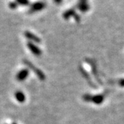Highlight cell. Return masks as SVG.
I'll use <instances>...</instances> for the list:
<instances>
[{
    "label": "cell",
    "mask_w": 124,
    "mask_h": 124,
    "mask_svg": "<svg viewBox=\"0 0 124 124\" xmlns=\"http://www.w3.org/2000/svg\"><path fill=\"white\" fill-rule=\"evenodd\" d=\"M119 84L120 85V86H122V87H124V79H121L119 81Z\"/></svg>",
    "instance_id": "5bb4252c"
},
{
    "label": "cell",
    "mask_w": 124,
    "mask_h": 124,
    "mask_svg": "<svg viewBox=\"0 0 124 124\" xmlns=\"http://www.w3.org/2000/svg\"><path fill=\"white\" fill-rule=\"evenodd\" d=\"M15 97L19 103H23L26 100V96L22 91H17L15 94Z\"/></svg>",
    "instance_id": "30bf717a"
},
{
    "label": "cell",
    "mask_w": 124,
    "mask_h": 124,
    "mask_svg": "<svg viewBox=\"0 0 124 124\" xmlns=\"http://www.w3.org/2000/svg\"><path fill=\"white\" fill-rule=\"evenodd\" d=\"M18 6H19V4H18L15 1H10L8 3V7L11 10H15V9H17V8Z\"/></svg>",
    "instance_id": "7c38bea8"
},
{
    "label": "cell",
    "mask_w": 124,
    "mask_h": 124,
    "mask_svg": "<svg viewBox=\"0 0 124 124\" xmlns=\"http://www.w3.org/2000/svg\"><path fill=\"white\" fill-rule=\"evenodd\" d=\"M76 15H77V13H76L75 9L71 8L69 9V10H67L63 14V17L65 19H68L71 17H75Z\"/></svg>",
    "instance_id": "9c48e42d"
},
{
    "label": "cell",
    "mask_w": 124,
    "mask_h": 124,
    "mask_svg": "<svg viewBox=\"0 0 124 124\" xmlns=\"http://www.w3.org/2000/svg\"><path fill=\"white\" fill-rule=\"evenodd\" d=\"M77 8L80 11L85 13L87 12L90 9V6L88 4L87 2H79L77 4Z\"/></svg>",
    "instance_id": "ba28073f"
},
{
    "label": "cell",
    "mask_w": 124,
    "mask_h": 124,
    "mask_svg": "<svg viewBox=\"0 0 124 124\" xmlns=\"http://www.w3.org/2000/svg\"><path fill=\"white\" fill-rule=\"evenodd\" d=\"M54 2H55L57 4H60L62 1V0H54Z\"/></svg>",
    "instance_id": "9a60e30c"
},
{
    "label": "cell",
    "mask_w": 124,
    "mask_h": 124,
    "mask_svg": "<svg viewBox=\"0 0 124 124\" xmlns=\"http://www.w3.org/2000/svg\"><path fill=\"white\" fill-rule=\"evenodd\" d=\"M84 101L86 102H93L95 104L99 105L103 103L105 99L103 94H97V95H91L90 94H85L83 95Z\"/></svg>",
    "instance_id": "7a4b0ae2"
},
{
    "label": "cell",
    "mask_w": 124,
    "mask_h": 124,
    "mask_svg": "<svg viewBox=\"0 0 124 124\" xmlns=\"http://www.w3.org/2000/svg\"><path fill=\"white\" fill-rule=\"evenodd\" d=\"M23 63L25 66H26L31 70H32L36 75L37 76V77L41 81H44L46 79V75L45 74L42 72V71L39 70V68H37L35 67L30 61L27 60V59H23Z\"/></svg>",
    "instance_id": "6da1fadb"
},
{
    "label": "cell",
    "mask_w": 124,
    "mask_h": 124,
    "mask_svg": "<svg viewBox=\"0 0 124 124\" xmlns=\"http://www.w3.org/2000/svg\"><path fill=\"white\" fill-rule=\"evenodd\" d=\"M23 35H24L25 37L27 39L29 40V41L35 42V43H37V44H39L40 42H41V39H40L36 35L33 34L32 32H31L30 31H25Z\"/></svg>",
    "instance_id": "5b68a950"
},
{
    "label": "cell",
    "mask_w": 124,
    "mask_h": 124,
    "mask_svg": "<svg viewBox=\"0 0 124 124\" xmlns=\"http://www.w3.org/2000/svg\"></svg>",
    "instance_id": "e0dca14e"
},
{
    "label": "cell",
    "mask_w": 124,
    "mask_h": 124,
    "mask_svg": "<svg viewBox=\"0 0 124 124\" xmlns=\"http://www.w3.org/2000/svg\"><path fill=\"white\" fill-rule=\"evenodd\" d=\"M79 71L81 72V74H82L83 77H84L85 79L88 81V82L89 84L90 85V86H92V87H93V88H95L94 84H93V82H92V81L90 80V76H89V75L88 74V72L85 70L82 67H79Z\"/></svg>",
    "instance_id": "52a82bcc"
},
{
    "label": "cell",
    "mask_w": 124,
    "mask_h": 124,
    "mask_svg": "<svg viewBox=\"0 0 124 124\" xmlns=\"http://www.w3.org/2000/svg\"><path fill=\"white\" fill-rule=\"evenodd\" d=\"M27 47H28V49L32 52V53L33 54H35V56L39 57L40 55H41L42 51H41L35 44H34L32 42L28 41V42L27 43Z\"/></svg>",
    "instance_id": "277c9868"
},
{
    "label": "cell",
    "mask_w": 124,
    "mask_h": 124,
    "mask_svg": "<svg viewBox=\"0 0 124 124\" xmlns=\"http://www.w3.org/2000/svg\"><path fill=\"white\" fill-rule=\"evenodd\" d=\"M74 17H75V21L77 22H79L80 21H81V17H80L79 15H78L77 14Z\"/></svg>",
    "instance_id": "4fadbf2b"
},
{
    "label": "cell",
    "mask_w": 124,
    "mask_h": 124,
    "mask_svg": "<svg viewBox=\"0 0 124 124\" xmlns=\"http://www.w3.org/2000/svg\"><path fill=\"white\" fill-rule=\"evenodd\" d=\"M28 75H29V70L26 68H24L18 72L16 75V79L19 81H23L26 79Z\"/></svg>",
    "instance_id": "8992f818"
},
{
    "label": "cell",
    "mask_w": 124,
    "mask_h": 124,
    "mask_svg": "<svg viewBox=\"0 0 124 124\" xmlns=\"http://www.w3.org/2000/svg\"><path fill=\"white\" fill-rule=\"evenodd\" d=\"M18 4L20 6H27L30 5V1L29 0H15Z\"/></svg>",
    "instance_id": "8fae6325"
},
{
    "label": "cell",
    "mask_w": 124,
    "mask_h": 124,
    "mask_svg": "<svg viewBox=\"0 0 124 124\" xmlns=\"http://www.w3.org/2000/svg\"><path fill=\"white\" fill-rule=\"evenodd\" d=\"M46 5L43 1H36L32 3L30 6V8L28 10V13L29 14L35 13L36 12H39L40 10L44 9Z\"/></svg>",
    "instance_id": "3957f363"
},
{
    "label": "cell",
    "mask_w": 124,
    "mask_h": 124,
    "mask_svg": "<svg viewBox=\"0 0 124 124\" xmlns=\"http://www.w3.org/2000/svg\"><path fill=\"white\" fill-rule=\"evenodd\" d=\"M12 124H16V123H13Z\"/></svg>",
    "instance_id": "2e32d148"
}]
</instances>
